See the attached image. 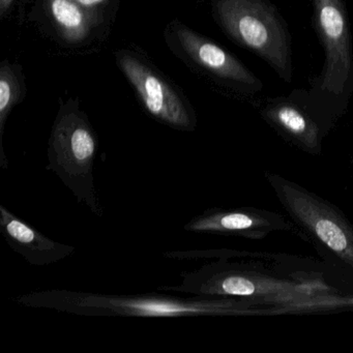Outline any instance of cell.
I'll return each instance as SVG.
<instances>
[{"mask_svg":"<svg viewBox=\"0 0 353 353\" xmlns=\"http://www.w3.org/2000/svg\"><path fill=\"white\" fill-rule=\"evenodd\" d=\"M16 301L24 307L90 317H200L239 311L237 305L230 299L158 293L119 295L51 289L20 295Z\"/></svg>","mask_w":353,"mask_h":353,"instance_id":"cell-1","label":"cell"},{"mask_svg":"<svg viewBox=\"0 0 353 353\" xmlns=\"http://www.w3.org/2000/svg\"><path fill=\"white\" fill-rule=\"evenodd\" d=\"M98 148V138L85 117L78 111H65L57 119L49 139L46 170L59 177L78 203L102 218L104 210L94 176Z\"/></svg>","mask_w":353,"mask_h":353,"instance_id":"cell-2","label":"cell"},{"mask_svg":"<svg viewBox=\"0 0 353 353\" xmlns=\"http://www.w3.org/2000/svg\"><path fill=\"white\" fill-rule=\"evenodd\" d=\"M216 12L231 38L268 61L281 78L290 83V36L268 0H218Z\"/></svg>","mask_w":353,"mask_h":353,"instance_id":"cell-3","label":"cell"},{"mask_svg":"<svg viewBox=\"0 0 353 353\" xmlns=\"http://www.w3.org/2000/svg\"><path fill=\"white\" fill-rule=\"evenodd\" d=\"M316 28L325 50V65L317 86L342 96L353 84V59L346 10L342 0H313Z\"/></svg>","mask_w":353,"mask_h":353,"instance_id":"cell-4","label":"cell"},{"mask_svg":"<svg viewBox=\"0 0 353 353\" xmlns=\"http://www.w3.org/2000/svg\"><path fill=\"white\" fill-rule=\"evenodd\" d=\"M119 63L152 117L175 129L183 131L194 129L195 119L183 101L150 68L129 55H123Z\"/></svg>","mask_w":353,"mask_h":353,"instance_id":"cell-5","label":"cell"},{"mask_svg":"<svg viewBox=\"0 0 353 353\" xmlns=\"http://www.w3.org/2000/svg\"><path fill=\"white\" fill-rule=\"evenodd\" d=\"M283 197L293 214L332 251L353 263V233L332 212L307 194L283 188Z\"/></svg>","mask_w":353,"mask_h":353,"instance_id":"cell-6","label":"cell"},{"mask_svg":"<svg viewBox=\"0 0 353 353\" xmlns=\"http://www.w3.org/2000/svg\"><path fill=\"white\" fill-rule=\"evenodd\" d=\"M0 233L9 247L32 265L57 263L75 252V247L57 243L0 205Z\"/></svg>","mask_w":353,"mask_h":353,"instance_id":"cell-7","label":"cell"},{"mask_svg":"<svg viewBox=\"0 0 353 353\" xmlns=\"http://www.w3.org/2000/svg\"><path fill=\"white\" fill-rule=\"evenodd\" d=\"M179 38L185 52L196 63L214 75L243 86L251 92L261 90L262 82L243 63L218 45L183 28L179 30Z\"/></svg>","mask_w":353,"mask_h":353,"instance_id":"cell-8","label":"cell"},{"mask_svg":"<svg viewBox=\"0 0 353 353\" xmlns=\"http://www.w3.org/2000/svg\"><path fill=\"white\" fill-rule=\"evenodd\" d=\"M49 8L53 19L67 39L79 41L86 36L88 20L77 0H49Z\"/></svg>","mask_w":353,"mask_h":353,"instance_id":"cell-9","label":"cell"},{"mask_svg":"<svg viewBox=\"0 0 353 353\" xmlns=\"http://www.w3.org/2000/svg\"><path fill=\"white\" fill-rule=\"evenodd\" d=\"M266 114L287 132L305 141H311L315 137L313 123H310L305 115L290 103L280 102L270 105L266 108Z\"/></svg>","mask_w":353,"mask_h":353,"instance_id":"cell-10","label":"cell"},{"mask_svg":"<svg viewBox=\"0 0 353 353\" xmlns=\"http://www.w3.org/2000/svg\"><path fill=\"white\" fill-rule=\"evenodd\" d=\"M20 86L10 68L3 67L0 72V168L9 169V160L3 150V131L10 111L19 101Z\"/></svg>","mask_w":353,"mask_h":353,"instance_id":"cell-11","label":"cell"},{"mask_svg":"<svg viewBox=\"0 0 353 353\" xmlns=\"http://www.w3.org/2000/svg\"><path fill=\"white\" fill-rule=\"evenodd\" d=\"M104 0H77L81 7L84 8H94L102 3Z\"/></svg>","mask_w":353,"mask_h":353,"instance_id":"cell-12","label":"cell"},{"mask_svg":"<svg viewBox=\"0 0 353 353\" xmlns=\"http://www.w3.org/2000/svg\"><path fill=\"white\" fill-rule=\"evenodd\" d=\"M13 0H0V10H1V15L5 14V12L9 9Z\"/></svg>","mask_w":353,"mask_h":353,"instance_id":"cell-13","label":"cell"}]
</instances>
